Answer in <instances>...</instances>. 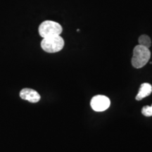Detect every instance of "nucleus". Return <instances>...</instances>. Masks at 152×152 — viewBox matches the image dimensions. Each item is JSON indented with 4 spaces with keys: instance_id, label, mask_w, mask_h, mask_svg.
I'll return each mask as SVG.
<instances>
[{
    "instance_id": "nucleus-1",
    "label": "nucleus",
    "mask_w": 152,
    "mask_h": 152,
    "mask_svg": "<svg viewBox=\"0 0 152 152\" xmlns=\"http://www.w3.org/2000/svg\"><path fill=\"white\" fill-rule=\"evenodd\" d=\"M151 57V52L149 48L137 45L133 49V55L132 58V65L135 68H141L147 64Z\"/></svg>"
},
{
    "instance_id": "nucleus-2",
    "label": "nucleus",
    "mask_w": 152,
    "mask_h": 152,
    "mask_svg": "<svg viewBox=\"0 0 152 152\" xmlns=\"http://www.w3.org/2000/svg\"><path fill=\"white\" fill-rule=\"evenodd\" d=\"M39 34L42 37L46 38L60 35L63 31L62 26L52 20H45L39 26Z\"/></svg>"
},
{
    "instance_id": "nucleus-3",
    "label": "nucleus",
    "mask_w": 152,
    "mask_h": 152,
    "mask_svg": "<svg viewBox=\"0 0 152 152\" xmlns=\"http://www.w3.org/2000/svg\"><path fill=\"white\" fill-rule=\"evenodd\" d=\"M64 47V40L60 35L43 38L41 42V47L47 53L60 52Z\"/></svg>"
},
{
    "instance_id": "nucleus-4",
    "label": "nucleus",
    "mask_w": 152,
    "mask_h": 152,
    "mask_svg": "<svg viewBox=\"0 0 152 152\" xmlns=\"http://www.w3.org/2000/svg\"><path fill=\"white\" fill-rule=\"evenodd\" d=\"M111 102L109 97L104 95H96L92 99L90 105L92 109L95 111L102 112L109 109Z\"/></svg>"
},
{
    "instance_id": "nucleus-5",
    "label": "nucleus",
    "mask_w": 152,
    "mask_h": 152,
    "mask_svg": "<svg viewBox=\"0 0 152 152\" xmlns=\"http://www.w3.org/2000/svg\"><path fill=\"white\" fill-rule=\"evenodd\" d=\"M20 97L31 103H37L40 100V95L37 91L30 88H24L20 92Z\"/></svg>"
},
{
    "instance_id": "nucleus-6",
    "label": "nucleus",
    "mask_w": 152,
    "mask_h": 152,
    "mask_svg": "<svg viewBox=\"0 0 152 152\" xmlns=\"http://www.w3.org/2000/svg\"><path fill=\"white\" fill-rule=\"evenodd\" d=\"M152 92V86L149 83H143L140 86L137 95L136 96V100L140 101L144 98L149 96Z\"/></svg>"
},
{
    "instance_id": "nucleus-7",
    "label": "nucleus",
    "mask_w": 152,
    "mask_h": 152,
    "mask_svg": "<svg viewBox=\"0 0 152 152\" xmlns=\"http://www.w3.org/2000/svg\"><path fill=\"white\" fill-rule=\"evenodd\" d=\"M139 45H142V46H144L147 48H149L151 47V39L149 36L147 35H142L139 37Z\"/></svg>"
},
{
    "instance_id": "nucleus-8",
    "label": "nucleus",
    "mask_w": 152,
    "mask_h": 152,
    "mask_svg": "<svg viewBox=\"0 0 152 152\" xmlns=\"http://www.w3.org/2000/svg\"><path fill=\"white\" fill-rule=\"evenodd\" d=\"M142 113L143 114L144 116H147V117L152 116V105L151 106H144L142 109Z\"/></svg>"
}]
</instances>
